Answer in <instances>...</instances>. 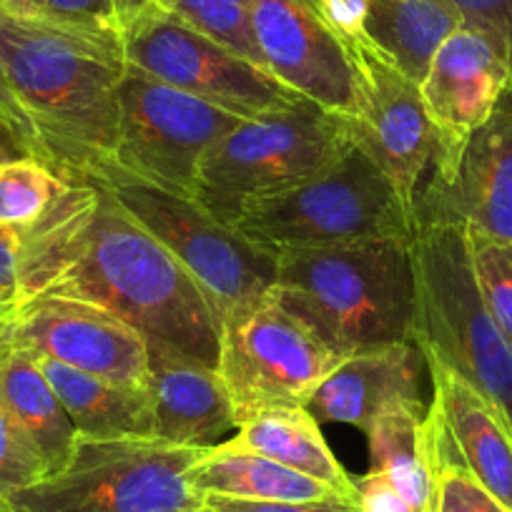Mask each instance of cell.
I'll use <instances>...</instances> for the list:
<instances>
[{
  "instance_id": "6da1fadb",
  "label": "cell",
  "mask_w": 512,
  "mask_h": 512,
  "mask_svg": "<svg viewBox=\"0 0 512 512\" xmlns=\"http://www.w3.org/2000/svg\"><path fill=\"white\" fill-rule=\"evenodd\" d=\"M18 297L81 299L216 367L221 317L174 256L136 224L108 186L66 181L41 219L23 226Z\"/></svg>"
},
{
  "instance_id": "7a4b0ae2",
  "label": "cell",
  "mask_w": 512,
  "mask_h": 512,
  "mask_svg": "<svg viewBox=\"0 0 512 512\" xmlns=\"http://www.w3.org/2000/svg\"><path fill=\"white\" fill-rule=\"evenodd\" d=\"M0 61L31 118L43 164L66 181L118 184V86L128 68L123 38L0 8Z\"/></svg>"
},
{
  "instance_id": "3957f363",
  "label": "cell",
  "mask_w": 512,
  "mask_h": 512,
  "mask_svg": "<svg viewBox=\"0 0 512 512\" xmlns=\"http://www.w3.org/2000/svg\"><path fill=\"white\" fill-rule=\"evenodd\" d=\"M272 297L339 359L412 342V239H367L279 256Z\"/></svg>"
},
{
  "instance_id": "277c9868",
  "label": "cell",
  "mask_w": 512,
  "mask_h": 512,
  "mask_svg": "<svg viewBox=\"0 0 512 512\" xmlns=\"http://www.w3.org/2000/svg\"><path fill=\"white\" fill-rule=\"evenodd\" d=\"M412 272V342L495 402L512 427V344L477 292L465 226L420 221L412 236Z\"/></svg>"
},
{
  "instance_id": "5b68a950",
  "label": "cell",
  "mask_w": 512,
  "mask_h": 512,
  "mask_svg": "<svg viewBox=\"0 0 512 512\" xmlns=\"http://www.w3.org/2000/svg\"><path fill=\"white\" fill-rule=\"evenodd\" d=\"M352 149V121L312 101L244 118L204 156L194 201L216 221L234 226L246 206L307 184Z\"/></svg>"
},
{
  "instance_id": "8992f818",
  "label": "cell",
  "mask_w": 512,
  "mask_h": 512,
  "mask_svg": "<svg viewBox=\"0 0 512 512\" xmlns=\"http://www.w3.org/2000/svg\"><path fill=\"white\" fill-rule=\"evenodd\" d=\"M231 229L279 259L367 239H412L417 221L387 176L354 146L307 184L246 206Z\"/></svg>"
},
{
  "instance_id": "52a82bcc",
  "label": "cell",
  "mask_w": 512,
  "mask_h": 512,
  "mask_svg": "<svg viewBox=\"0 0 512 512\" xmlns=\"http://www.w3.org/2000/svg\"><path fill=\"white\" fill-rule=\"evenodd\" d=\"M204 450L159 437L78 435L68 465L11 502L18 512H191L204 505L191 485Z\"/></svg>"
},
{
  "instance_id": "ba28073f",
  "label": "cell",
  "mask_w": 512,
  "mask_h": 512,
  "mask_svg": "<svg viewBox=\"0 0 512 512\" xmlns=\"http://www.w3.org/2000/svg\"><path fill=\"white\" fill-rule=\"evenodd\" d=\"M342 359L272 292L221 319L216 372L231 397L236 427L279 407H307Z\"/></svg>"
},
{
  "instance_id": "9c48e42d",
  "label": "cell",
  "mask_w": 512,
  "mask_h": 512,
  "mask_svg": "<svg viewBox=\"0 0 512 512\" xmlns=\"http://www.w3.org/2000/svg\"><path fill=\"white\" fill-rule=\"evenodd\" d=\"M239 121L244 118L128 66L118 86L121 181L194 199L201 161Z\"/></svg>"
},
{
  "instance_id": "30bf717a",
  "label": "cell",
  "mask_w": 512,
  "mask_h": 512,
  "mask_svg": "<svg viewBox=\"0 0 512 512\" xmlns=\"http://www.w3.org/2000/svg\"><path fill=\"white\" fill-rule=\"evenodd\" d=\"M108 191L191 274L221 319L272 292L277 259L206 214L194 199L139 181H118Z\"/></svg>"
},
{
  "instance_id": "8fae6325",
  "label": "cell",
  "mask_w": 512,
  "mask_h": 512,
  "mask_svg": "<svg viewBox=\"0 0 512 512\" xmlns=\"http://www.w3.org/2000/svg\"><path fill=\"white\" fill-rule=\"evenodd\" d=\"M123 56L136 71L239 118L292 111L307 101L272 71L164 11L123 33Z\"/></svg>"
},
{
  "instance_id": "7c38bea8",
  "label": "cell",
  "mask_w": 512,
  "mask_h": 512,
  "mask_svg": "<svg viewBox=\"0 0 512 512\" xmlns=\"http://www.w3.org/2000/svg\"><path fill=\"white\" fill-rule=\"evenodd\" d=\"M352 61L359 78V108L352 118L354 146L387 176L415 216L422 181L437 156V139L422 106L420 86L374 46L352 51Z\"/></svg>"
},
{
  "instance_id": "4fadbf2b",
  "label": "cell",
  "mask_w": 512,
  "mask_h": 512,
  "mask_svg": "<svg viewBox=\"0 0 512 512\" xmlns=\"http://www.w3.org/2000/svg\"><path fill=\"white\" fill-rule=\"evenodd\" d=\"M3 339L33 357H51L108 382L146 387V337L96 304L63 297L23 299Z\"/></svg>"
},
{
  "instance_id": "5bb4252c",
  "label": "cell",
  "mask_w": 512,
  "mask_h": 512,
  "mask_svg": "<svg viewBox=\"0 0 512 512\" xmlns=\"http://www.w3.org/2000/svg\"><path fill=\"white\" fill-rule=\"evenodd\" d=\"M512 83L507 53L480 28L462 23L432 58L420 83L422 106L437 139V156L427 181H447L462 151L500 106Z\"/></svg>"
},
{
  "instance_id": "9a60e30c",
  "label": "cell",
  "mask_w": 512,
  "mask_h": 512,
  "mask_svg": "<svg viewBox=\"0 0 512 512\" xmlns=\"http://www.w3.org/2000/svg\"><path fill=\"white\" fill-rule=\"evenodd\" d=\"M420 221H455L472 234L512 241V106L500 103L472 134L447 181H427L417 196Z\"/></svg>"
},
{
  "instance_id": "2e32d148",
  "label": "cell",
  "mask_w": 512,
  "mask_h": 512,
  "mask_svg": "<svg viewBox=\"0 0 512 512\" xmlns=\"http://www.w3.org/2000/svg\"><path fill=\"white\" fill-rule=\"evenodd\" d=\"M425 369V354L415 342L362 349L322 379L307 410L319 425L337 422L367 432L395 407L422 402Z\"/></svg>"
},
{
  "instance_id": "e0dca14e",
  "label": "cell",
  "mask_w": 512,
  "mask_h": 512,
  "mask_svg": "<svg viewBox=\"0 0 512 512\" xmlns=\"http://www.w3.org/2000/svg\"><path fill=\"white\" fill-rule=\"evenodd\" d=\"M146 395L154 407L156 437L174 445H216L236 432L231 397L216 367L164 344H149Z\"/></svg>"
},
{
  "instance_id": "ac0fdd59",
  "label": "cell",
  "mask_w": 512,
  "mask_h": 512,
  "mask_svg": "<svg viewBox=\"0 0 512 512\" xmlns=\"http://www.w3.org/2000/svg\"><path fill=\"white\" fill-rule=\"evenodd\" d=\"M432 377L430 410L450 440L457 460L480 480L492 497L512 512V427L495 402L475 390L465 377L425 357Z\"/></svg>"
},
{
  "instance_id": "d6986e66",
  "label": "cell",
  "mask_w": 512,
  "mask_h": 512,
  "mask_svg": "<svg viewBox=\"0 0 512 512\" xmlns=\"http://www.w3.org/2000/svg\"><path fill=\"white\" fill-rule=\"evenodd\" d=\"M6 334V332H3ZM0 402L41 455L48 475H56L71 460L78 432L56 390L38 367L36 357L0 337Z\"/></svg>"
},
{
  "instance_id": "ffe728a7",
  "label": "cell",
  "mask_w": 512,
  "mask_h": 512,
  "mask_svg": "<svg viewBox=\"0 0 512 512\" xmlns=\"http://www.w3.org/2000/svg\"><path fill=\"white\" fill-rule=\"evenodd\" d=\"M81 437H156L154 407L144 387L108 382L51 357H36Z\"/></svg>"
},
{
  "instance_id": "44dd1931",
  "label": "cell",
  "mask_w": 512,
  "mask_h": 512,
  "mask_svg": "<svg viewBox=\"0 0 512 512\" xmlns=\"http://www.w3.org/2000/svg\"><path fill=\"white\" fill-rule=\"evenodd\" d=\"M236 450L254 452L267 460L314 477L334 487L339 495L357 502L354 477L344 470L322 435V427L307 407H279L259 412L236 427L234 437L224 440Z\"/></svg>"
},
{
  "instance_id": "7402d4cb",
  "label": "cell",
  "mask_w": 512,
  "mask_h": 512,
  "mask_svg": "<svg viewBox=\"0 0 512 512\" xmlns=\"http://www.w3.org/2000/svg\"><path fill=\"white\" fill-rule=\"evenodd\" d=\"M191 485L201 497L224 495L236 497V500L264 502L347 500L334 487L314 477L302 475L292 467H284L254 452L236 450L226 442L206 447L191 470Z\"/></svg>"
},
{
  "instance_id": "603a6c76",
  "label": "cell",
  "mask_w": 512,
  "mask_h": 512,
  "mask_svg": "<svg viewBox=\"0 0 512 512\" xmlns=\"http://www.w3.org/2000/svg\"><path fill=\"white\" fill-rule=\"evenodd\" d=\"M462 26L450 0H367V38L420 86L442 43Z\"/></svg>"
},
{
  "instance_id": "cb8c5ba5",
  "label": "cell",
  "mask_w": 512,
  "mask_h": 512,
  "mask_svg": "<svg viewBox=\"0 0 512 512\" xmlns=\"http://www.w3.org/2000/svg\"><path fill=\"white\" fill-rule=\"evenodd\" d=\"M425 402H410L379 417L364 435L369 442V472H379L397 487L415 512H432L435 465Z\"/></svg>"
},
{
  "instance_id": "d4e9b609",
  "label": "cell",
  "mask_w": 512,
  "mask_h": 512,
  "mask_svg": "<svg viewBox=\"0 0 512 512\" xmlns=\"http://www.w3.org/2000/svg\"><path fill=\"white\" fill-rule=\"evenodd\" d=\"M432 465H435V502L432 512H510L480 485L475 475L452 452L435 412H427Z\"/></svg>"
},
{
  "instance_id": "484cf974",
  "label": "cell",
  "mask_w": 512,
  "mask_h": 512,
  "mask_svg": "<svg viewBox=\"0 0 512 512\" xmlns=\"http://www.w3.org/2000/svg\"><path fill=\"white\" fill-rule=\"evenodd\" d=\"M66 179L33 156L0 164V224L31 226L53 204Z\"/></svg>"
},
{
  "instance_id": "4316f807",
  "label": "cell",
  "mask_w": 512,
  "mask_h": 512,
  "mask_svg": "<svg viewBox=\"0 0 512 512\" xmlns=\"http://www.w3.org/2000/svg\"><path fill=\"white\" fill-rule=\"evenodd\" d=\"M249 6L251 0H161L164 13H171L239 56L264 66L251 36Z\"/></svg>"
},
{
  "instance_id": "83f0119b",
  "label": "cell",
  "mask_w": 512,
  "mask_h": 512,
  "mask_svg": "<svg viewBox=\"0 0 512 512\" xmlns=\"http://www.w3.org/2000/svg\"><path fill=\"white\" fill-rule=\"evenodd\" d=\"M477 292L500 332L512 344V241L490 239L465 229Z\"/></svg>"
},
{
  "instance_id": "f1b7e54d",
  "label": "cell",
  "mask_w": 512,
  "mask_h": 512,
  "mask_svg": "<svg viewBox=\"0 0 512 512\" xmlns=\"http://www.w3.org/2000/svg\"><path fill=\"white\" fill-rule=\"evenodd\" d=\"M48 477L41 455L33 450L0 402V495L11 500L16 492Z\"/></svg>"
},
{
  "instance_id": "f546056e",
  "label": "cell",
  "mask_w": 512,
  "mask_h": 512,
  "mask_svg": "<svg viewBox=\"0 0 512 512\" xmlns=\"http://www.w3.org/2000/svg\"><path fill=\"white\" fill-rule=\"evenodd\" d=\"M41 18L98 36L123 38L111 0H46Z\"/></svg>"
},
{
  "instance_id": "4dcf8cb0",
  "label": "cell",
  "mask_w": 512,
  "mask_h": 512,
  "mask_svg": "<svg viewBox=\"0 0 512 512\" xmlns=\"http://www.w3.org/2000/svg\"><path fill=\"white\" fill-rule=\"evenodd\" d=\"M462 23L495 38L512 68V0H450Z\"/></svg>"
},
{
  "instance_id": "1f68e13d",
  "label": "cell",
  "mask_w": 512,
  "mask_h": 512,
  "mask_svg": "<svg viewBox=\"0 0 512 512\" xmlns=\"http://www.w3.org/2000/svg\"><path fill=\"white\" fill-rule=\"evenodd\" d=\"M347 51L372 46L367 38V0H314Z\"/></svg>"
},
{
  "instance_id": "d6a6232c",
  "label": "cell",
  "mask_w": 512,
  "mask_h": 512,
  "mask_svg": "<svg viewBox=\"0 0 512 512\" xmlns=\"http://www.w3.org/2000/svg\"><path fill=\"white\" fill-rule=\"evenodd\" d=\"M204 505L214 512H359L357 502L314 500V502H264L236 500L224 495H206Z\"/></svg>"
},
{
  "instance_id": "836d02e7",
  "label": "cell",
  "mask_w": 512,
  "mask_h": 512,
  "mask_svg": "<svg viewBox=\"0 0 512 512\" xmlns=\"http://www.w3.org/2000/svg\"><path fill=\"white\" fill-rule=\"evenodd\" d=\"M0 118H3L6 126L16 134V139L21 141L28 156L43 161V151H41V144H38L36 131H33V123L31 118H28V113L23 111L11 81H8V73H6V66H3V61H0Z\"/></svg>"
},
{
  "instance_id": "e575fe53",
  "label": "cell",
  "mask_w": 512,
  "mask_h": 512,
  "mask_svg": "<svg viewBox=\"0 0 512 512\" xmlns=\"http://www.w3.org/2000/svg\"><path fill=\"white\" fill-rule=\"evenodd\" d=\"M359 512H415L397 492V487L379 472H367L354 480Z\"/></svg>"
},
{
  "instance_id": "d590c367",
  "label": "cell",
  "mask_w": 512,
  "mask_h": 512,
  "mask_svg": "<svg viewBox=\"0 0 512 512\" xmlns=\"http://www.w3.org/2000/svg\"><path fill=\"white\" fill-rule=\"evenodd\" d=\"M21 249H23V226L0 224V302H11L18 297L21 279Z\"/></svg>"
},
{
  "instance_id": "8d00e7d4",
  "label": "cell",
  "mask_w": 512,
  "mask_h": 512,
  "mask_svg": "<svg viewBox=\"0 0 512 512\" xmlns=\"http://www.w3.org/2000/svg\"><path fill=\"white\" fill-rule=\"evenodd\" d=\"M111 3L121 33H126L128 28H134L136 23L149 18L151 13L161 11V0H111Z\"/></svg>"
},
{
  "instance_id": "74e56055",
  "label": "cell",
  "mask_w": 512,
  "mask_h": 512,
  "mask_svg": "<svg viewBox=\"0 0 512 512\" xmlns=\"http://www.w3.org/2000/svg\"><path fill=\"white\" fill-rule=\"evenodd\" d=\"M21 156H28L26 149H23V144L16 139V134H13L11 128L6 126V121L0 118V164L21 159Z\"/></svg>"
},
{
  "instance_id": "f35d334b",
  "label": "cell",
  "mask_w": 512,
  "mask_h": 512,
  "mask_svg": "<svg viewBox=\"0 0 512 512\" xmlns=\"http://www.w3.org/2000/svg\"><path fill=\"white\" fill-rule=\"evenodd\" d=\"M0 8L21 18H41L46 0H0Z\"/></svg>"
},
{
  "instance_id": "ab89813d",
  "label": "cell",
  "mask_w": 512,
  "mask_h": 512,
  "mask_svg": "<svg viewBox=\"0 0 512 512\" xmlns=\"http://www.w3.org/2000/svg\"><path fill=\"white\" fill-rule=\"evenodd\" d=\"M23 299H11V302H0V337L8 329V324L13 322V317L18 314V307H21Z\"/></svg>"
},
{
  "instance_id": "60d3db41",
  "label": "cell",
  "mask_w": 512,
  "mask_h": 512,
  "mask_svg": "<svg viewBox=\"0 0 512 512\" xmlns=\"http://www.w3.org/2000/svg\"><path fill=\"white\" fill-rule=\"evenodd\" d=\"M0 512H18L16 507H13V502L8 500V497L0 495Z\"/></svg>"
},
{
  "instance_id": "b9f144b4",
  "label": "cell",
  "mask_w": 512,
  "mask_h": 512,
  "mask_svg": "<svg viewBox=\"0 0 512 512\" xmlns=\"http://www.w3.org/2000/svg\"><path fill=\"white\" fill-rule=\"evenodd\" d=\"M500 103H505V106H512V83H510V86H507V91L502 93Z\"/></svg>"
},
{
  "instance_id": "7bdbcfd3",
  "label": "cell",
  "mask_w": 512,
  "mask_h": 512,
  "mask_svg": "<svg viewBox=\"0 0 512 512\" xmlns=\"http://www.w3.org/2000/svg\"><path fill=\"white\" fill-rule=\"evenodd\" d=\"M191 512H214V510H211V507H206V505H201V507H196V510H191Z\"/></svg>"
}]
</instances>
